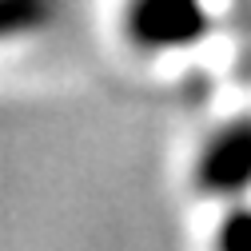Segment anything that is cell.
Returning <instances> with one entry per match:
<instances>
[{"label": "cell", "mask_w": 251, "mask_h": 251, "mask_svg": "<svg viewBox=\"0 0 251 251\" xmlns=\"http://www.w3.org/2000/svg\"><path fill=\"white\" fill-rule=\"evenodd\" d=\"M211 251H251V203L227 207L211 227Z\"/></svg>", "instance_id": "obj_1"}, {"label": "cell", "mask_w": 251, "mask_h": 251, "mask_svg": "<svg viewBox=\"0 0 251 251\" xmlns=\"http://www.w3.org/2000/svg\"><path fill=\"white\" fill-rule=\"evenodd\" d=\"M40 20H44V0H0V44L40 28Z\"/></svg>", "instance_id": "obj_2"}]
</instances>
